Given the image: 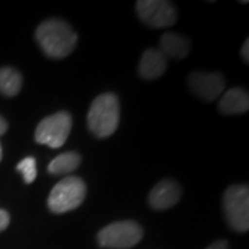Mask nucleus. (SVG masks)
Instances as JSON below:
<instances>
[{
  "label": "nucleus",
  "instance_id": "obj_1",
  "mask_svg": "<svg viewBox=\"0 0 249 249\" xmlns=\"http://www.w3.org/2000/svg\"><path fill=\"white\" fill-rule=\"evenodd\" d=\"M36 39L43 52L52 59H62L75 49L76 33L60 18H50L36 29Z\"/></svg>",
  "mask_w": 249,
  "mask_h": 249
},
{
  "label": "nucleus",
  "instance_id": "obj_2",
  "mask_svg": "<svg viewBox=\"0 0 249 249\" xmlns=\"http://www.w3.org/2000/svg\"><path fill=\"white\" fill-rule=\"evenodd\" d=\"M119 119V99L112 92L102 93L93 99L87 116L90 132L99 139L108 138L116 132Z\"/></svg>",
  "mask_w": 249,
  "mask_h": 249
},
{
  "label": "nucleus",
  "instance_id": "obj_3",
  "mask_svg": "<svg viewBox=\"0 0 249 249\" xmlns=\"http://www.w3.org/2000/svg\"><path fill=\"white\" fill-rule=\"evenodd\" d=\"M87 186L79 177H67L53 187L48 198L49 209L54 213H64L76 209L86 198Z\"/></svg>",
  "mask_w": 249,
  "mask_h": 249
},
{
  "label": "nucleus",
  "instance_id": "obj_4",
  "mask_svg": "<svg viewBox=\"0 0 249 249\" xmlns=\"http://www.w3.org/2000/svg\"><path fill=\"white\" fill-rule=\"evenodd\" d=\"M224 210L230 226L238 232L249 229V189L247 185L229 187L224 194Z\"/></svg>",
  "mask_w": 249,
  "mask_h": 249
},
{
  "label": "nucleus",
  "instance_id": "obj_5",
  "mask_svg": "<svg viewBox=\"0 0 249 249\" xmlns=\"http://www.w3.org/2000/svg\"><path fill=\"white\" fill-rule=\"evenodd\" d=\"M143 238V230L133 220L112 223L97 234L98 244L111 249H127L139 244Z\"/></svg>",
  "mask_w": 249,
  "mask_h": 249
},
{
  "label": "nucleus",
  "instance_id": "obj_6",
  "mask_svg": "<svg viewBox=\"0 0 249 249\" xmlns=\"http://www.w3.org/2000/svg\"><path fill=\"white\" fill-rule=\"evenodd\" d=\"M71 117L68 112L60 111L43 119L37 126L35 140L39 144L58 149L64 145L71 129Z\"/></svg>",
  "mask_w": 249,
  "mask_h": 249
},
{
  "label": "nucleus",
  "instance_id": "obj_7",
  "mask_svg": "<svg viewBox=\"0 0 249 249\" xmlns=\"http://www.w3.org/2000/svg\"><path fill=\"white\" fill-rule=\"evenodd\" d=\"M136 13L144 24L151 28L171 27L177 21V11L172 2L165 0H140Z\"/></svg>",
  "mask_w": 249,
  "mask_h": 249
},
{
  "label": "nucleus",
  "instance_id": "obj_8",
  "mask_svg": "<svg viewBox=\"0 0 249 249\" xmlns=\"http://www.w3.org/2000/svg\"><path fill=\"white\" fill-rule=\"evenodd\" d=\"M187 82L189 89L205 102L214 101L225 89V79L219 73L193 71Z\"/></svg>",
  "mask_w": 249,
  "mask_h": 249
},
{
  "label": "nucleus",
  "instance_id": "obj_9",
  "mask_svg": "<svg viewBox=\"0 0 249 249\" xmlns=\"http://www.w3.org/2000/svg\"><path fill=\"white\" fill-rule=\"evenodd\" d=\"M181 197V188L174 180H161L149 194V203L156 210H166L178 203Z\"/></svg>",
  "mask_w": 249,
  "mask_h": 249
},
{
  "label": "nucleus",
  "instance_id": "obj_10",
  "mask_svg": "<svg viewBox=\"0 0 249 249\" xmlns=\"http://www.w3.org/2000/svg\"><path fill=\"white\" fill-rule=\"evenodd\" d=\"M167 67V58L158 49H148L142 54L139 65V74L144 80H156L164 74Z\"/></svg>",
  "mask_w": 249,
  "mask_h": 249
},
{
  "label": "nucleus",
  "instance_id": "obj_11",
  "mask_svg": "<svg viewBox=\"0 0 249 249\" xmlns=\"http://www.w3.org/2000/svg\"><path fill=\"white\" fill-rule=\"evenodd\" d=\"M160 50L166 58L180 60L191 52V42L185 36L176 33H166L160 37Z\"/></svg>",
  "mask_w": 249,
  "mask_h": 249
},
{
  "label": "nucleus",
  "instance_id": "obj_12",
  "mask_svg": "<svg viewBox=\"0 0 249 249\" xmlns=\"http://www.w3.org/2000/svg\"><path fill=\"white\" fill-rule=\"evenodd\" d=\"M218 107H219L220 112L227 116L245 113L249 108L248 92L241 88L227 90L220 98Z\"/></svg>",
  "mask_w": 249,
  "mask_h": 249
},
{
  "label": "nucleus",
  "instance_id": "obj_13",
  "mask_svg": "<svg viewBox=\"0 0 249 249\" xmlns=\"http://www.w3.org/2000/svg\"><path fill=\"white\" fill-rule=\"evenodd\" d=\"M81 164V156L75 151H67L60 154L49 164V173L54 176L67 174L76 170Z\"/></svg>",
  "mask_w": 249,
  "mask_h": 249
},
{
  "label": "nucleus",
  "instance_id": "obj_14",
  "mask_svg": "<svg viewBox=\"0 0 249 249\" xmlns=\"http://www.w3.org/2000/svg\"><path fill=\"white\" fill-rule=\"evenodd\" d=\"M22 88V75L12 67L0 68V92L7 97L18 95Z\"/></svg>",
  "mask_w": 249,
  "mask_h": 249
},
{
  "label": "nucleus",
  "instance_id": "obj_15",
  "mask_svg": "<svg viewBox=\"0 0 249 249\" xmlns=\"http://www.w3.org/2000/svg\"><path fill=\"white\" fill-rule=\"evenodd\" d=\"M17 170L22 174L26 183H33L37 177L36 160L34 157H26L18 164Z\"/></svg>",
  "mask_w": 249,
  "mask_h": 249
},
{
  "label": "nucleus",
  "instance_id": "obj_16",
  "mask_svg": "<svg viewBox=\"0 0 249 249\" xmlns=\"http://www.w3.org/2000/svg\"><path fill=\"white\" fill-rule=\"evenodd\" d=\"M9 224V214L6 210L0 209V232L7 229Z\"/></svg>",
  "mask_w": 249,
  "mask_h": 249
},
{
  "label": "nucleus",
  "instance_id": "obj_17",
  "mask_svg": "<svg viewBox=\"0 0 249 249\" xmlns=\"http://www.w3.org/2000/svg\"><path fill=\"white\" fill-rule=\"evenodd\" d=\"M249 40L246 39L244 45H242V49H241V55H242V59L246 62L249 61Z\"/></svg>",
  "mask_w": 249,
  "mask_h": 249
},
{
  "label": "nucleus",
  "instance_id": "obj_18",
  "mask_svg": "<svg viewBox=\"0 0 249 249\" xmlns=\"http://www.w3.org/2000/svg\"><path fill=\"white\" fill-rule=\"evenodd\" d=\"M207 249H229V245H227L226 241L219 240V241L213 242V244L210 245Z\"/></svg>",
  "mask_w": 249,
  "mask_h": 249
},
{
  "label": "nucleus",
  "instance_id": "obj_19",
  "mask_svg": "<svg viewBox=\"0 0 249 249\" xmlns=\"http://www.w3.org/2000/svg\"><path fill=\"white\" fill-rule=\"evenodd\" d=\"M7 121H6L4 118L0 116V135H2V134L6 133V130H7Z\"/></svg>",
  "mask_w": 249,
  "mask_h": 249
},
{
  "label": "nucleus",
  "instance_id": "obj_20",
  "mask_svg": "<svg viewBox=\"0 0 249 249\" xmlns=\"http://www.w3.org/2000/svg\"><path fill=\"white\" fill-rule=\"evenodd\" d=\"M2 160V149H1V144H0V160Z\"/></svg>",
  "mask_w": 249,
  "mask_h": 249
}]
</instances>
